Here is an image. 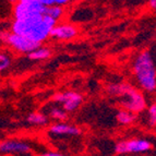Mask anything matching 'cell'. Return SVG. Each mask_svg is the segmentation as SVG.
<instances>
[{"label":"cell","mask_w":156,"mask_h":156,"mask_svg":"<svg viewBox=\"0 0 156 156\" xmlns=\"http://www.w3.org/2000/svg\"><path fill=\"white\" fill-rule=\"evenodd\" d=\"M65 13H66L65 7H63V5H56V3H54V5H47L44 11V14L49 16L50 18L55 19L56 21H58V22L63 18Z\"/></svg>","instance_id":"12"},{"label":"cell","mask_w":156,"mask_h":156,"mask_svg":"<svg viewBox=\"0 0 156 156\" xmlns=\"http://www.w3.org/2000/svg\"><path fill=\"white\" fill-rule=\"evenodd\" d=\"M120 98L121 106L133 114H140L146 108V99L143 93L134 87H132L126 95L120 96Z\"/></svg>","instance_id":"2"},{"label":"cell","mask_w":156,"mask_h":156,"mask_svg":"<svg viewBox=\"0 0 156 156\" xmlns=\"http://www.w3.org/2000/svg\"><path fill=\"white\" fill-rule=\"evenodd\" d=\"M3 43L8 44L11 48H13L18 52H21V54H29L30 51L42 45L39 43L33 42L23 35H19V34L13 33V32H8Z\"/></svg>","instance_id":"4"},{"label":"cell","mask_w":156,"mask_h":156,"mask_svg":"<svg viewBox=\"0 0 156 156\" xmlns=\"http://www.w3.org/2000/svg\"><path fill=\"white\" fill-rule=\"evenodd\" d=\"M11 63H12V59L10 56L5 52L0 51V73L8 70L11 67Z\"/></svg>","instance_id":"16"},{"label":"cell","mask_w":156,"mask_h":156,"mask_svg":"<svg viewBox=\"0 0 156 156\" xmlns=\"http://www.w3.org/2000/svg\"><path fill=\"white\" fill-rule=\"evenodd\" d=\"M49 132L51 134L59 135V136H79L82 134V130L79 127L63 122L50 126Z\"/></svg>","instance_id":"9"},{"label":"cell","mask_w":156,"mask_h":156,"mask_svg":"<svg viewBox=\"0 0 156 156\" xmlns=\"http://www.w3.org/2000/svg\"><path fill=\"white\" fill-rule=\"evenodd\" d=\"M43 155H45V156H59V155H61V153H59V152H45Z\"/></svg>","instance_id":"20"},{"label":"cell","mask_w":156,"mask_h":156,"mask_svg":"<svg viewBox=\"0 0 156 156\" xmlns=\"http://www.w3.org/2000/svg\"><path fill=\"white\" fill-rule=\"evenodd\" d=\"M51 101L62 105L63 109L67 112H72L82 105L83 96L76 92H63L55 94L51 97Z\"/></svg>","instance_id":"5"},{"label":"cell","mask_w":156,"mask_h":156,"mask_svg":"<svg viewBox=\"0 0 156 156\" xmlns=\"http://www.w3.org/2000/svg\"><path fill=\"white\" fill-rule=\"evenodd\" d=\"M148 5H150V8L155 10L156 9V0H148Z\"/></svg>","instance_id":"21"},{"label":"cell","mask_w":156,"mask_h":156,"mask_svg":"<svg viewBox=\"0 0 156 156\" xmlns=\"http://www.w3.org/2000/svg\"><path fill=\"white\" fill-rule=\"evenodd\" d=\"M41 2L43 3L44 5H54L55 3V0H39Z\"/></svg>","instance_id":"19"},{"label":"cell","mask_w":156,"mask_h":156,"mask_svg":"<svg viewBox=\"0 0 156 156\" xmlns=\"http://www.w3.org/2000/svg\"><path fill=\"white\" fill-rule=\"evenodd\" d=\"M46 5H43L39 0L33 1L31 3H22L16 1L13 7L14 19H24L32 14H44Z\"/></svg>","instance_id":"6"},{"label":"cell","mask_w":156,"mask_h":156,"mask_svg":"<svg viewBox=\"0 0 156 156\" xmlns=\"http://www.w3.org/2000/svg\"><path fill=\"white\" fill-rule=\"evenodd\" d=\"M19 2H22V3H31L33 1H36V0H18Z\"/></svg>","instance_id":"22"},{"label":"cell","mask_w":156,"mask_h":156,"mask_svg":"<svg viewBox=\"0 0 156 156\" xmlns=\"http://www.w3.org/2000/svg\"><path fill=\"white\" fill-rule=\"evenodd\" d=\"M32 151V146L24 141L18 140H7L0 143V153L2 154H12V155H22L29 154Z\"/></svg>","instance_id":"8"},{"label":"cell","mask_w":156,"mask_h":156,"mask_svg":"<svg viewBox=\"0 0 156 156\" xmlns=\"http://www.w3.org/2000/svg\"><path fill=\"white\" fill-rule=\"evenodd\" d=\"M147 119H148V125L152 127H155L156 123V105L152 104L148 108L147 112Z\"/></svg>","instance_id":"17"},{"label":"cell","mask_w":156,"mask_h":156,"mask_svg":"<svg viewBox=\"0 0 156 156\" xmlns=\"http://www.w3.org/2000/svg\"><path fill=\"white\" fill-rule=\"evenodd\" d=\"M132 87H133L132 85H130V84L128 83H115L107 86V92L112 96L120 97L126 95L127 93H129Z\"/></svg>","instance_id":"10"},{"label":"cell","mask_w":156,"mask_h":156,"mask_svg":"<svg viewBox=\"0 0 156 156\" xmlns=\"http://www.w3.org/2000/svg\"><path fill=\"white\" fill-rule=\"evenodd\" d=\"M26 121L32 126H46L48 123V117L43 112H32L27 116Z\"/></svg>","instance_id":"14"},{"label":"cell","mask_w":156,"mask_h":156,"mask_svg":"<svg viewBox=\"0 0 156 156\" xmlns=\"http://www.w3.org/2000/svg\"><path fill=\"white\" fill-rule=\"evenodd\" d=\"M46 116L52 120H58V121H66L68 119V112L63 108L52 106L48 108L46 112Z\"/></svg>","instance_id":"13"},{"label":"cell","mask_w":156,"mask_h":156,"mask_svg":"<svg viewBox=\"0 0 156 156\" xmlns=\"http://www.w3.org/2000/svg\"><path fill=\"white\" fill-rule=\"evenodd\" d=\"M152 150V143L144 139H132L116 144L115 152L117 154H141Z\"/></svg>","instance_id":"3"},{"label":"cell","mask_w":156,"mask_h":156,"mask_svg":"<svg viewBox=\"0 0 156 156\" xmlns=\"http://www.w3.org/2000/svg\"><path fill=\"white\" fill-rule=\"evenodd\" d=\"M8 1H9V2H11V3H16L18 0H8Z\"/></svg>","instance_id":"23"},{"label":"cell","mask_w":156,"mask_h":156,"mask_svg":"<svg viewBox=\"0 0 156 156\" xmlns=\"http://www.w3.org/2000/svg\"><path fill=\"white\" fill-rule=\"evenodd\" d=\"M72 0H55V3L56 5H69V3L71 2Z\"/></svg>","instance_id":"18"},{"label":"cell","mask_w":156,"mask_h":156,"mask_svg":"<svg viewBox=\"0 0 156 156\" xmlns=\"http://www.w3.org/2000/svg\"><path fill=\"white\" fill-rule=\"evenodd\" d=\"M52 55L51 50L47 47H37L34 50L30 51L27 54V57L29 59L34 60V61H37V60H46L48 58H50Z\"/></svg>","instance_id":"11"},{"label":"cell","mask_w":156,"mask_h":156,"mask_svg":"<svg viewBox=\"0 0 156 156\" xmlns=\"http://www.w3.org/2000/svg\"><path fill=\"white\" fill-rule=\"evenodd\" d=\"M133 73L140 89L153 93L156 89V69L152 54L148 50L140 52L133 62Z\"/></svg>","instance_id":"1"},{"label":"cell","mask_w":156,"mask_h":156,"mask_svg":"<svg viewBox=\"0 0 156 156\" xmlns=\"http://www.w3.org/2000/svg\"><path fill=\"white\" fill-rule=\"evenodd\" d=\"M79 34V30L76 25L71 23H59L57 22L51 29L49 37L57 41H71L76 38Z\"/></svg>","instance_id":"7"},{"label":"cell","mask_w":156,"mask_h":156,"mask_svg":"<svg viewBox=\"0 0 156 156\" xmlns=\"http://www.w3.org/2000/svg\"><path fill=\"white\" fill-rule=\"evenodd\" d=\"M135 119H136V114H133L127 109L120 110L117 114V120L120 125H131L132 122H134Z\"/></svg>","instance_id":"15"}]
</instances>
